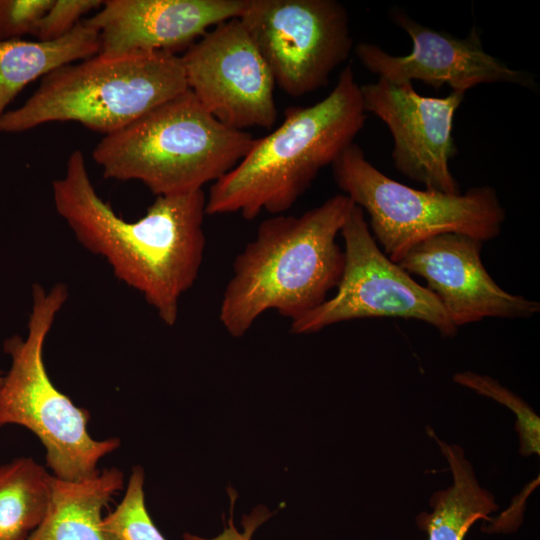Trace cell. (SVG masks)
<instances>
[{"label": "cell", "mask_w": 540, "mask_h": 540, "mask_svg": "<svg viewBox=\"0 0 540 540\" xmlns=\"http://www.w3.org/2000/svg\"><path fill=\"white\" fill-rule=\"evenodd\" d=\"M340 234L344 240V266L337 291L292 321V333H316L355 319L402 318L425 322L444 337L457 334L458 328L436 296L382 251L360 207L354 204Z\"/></svg>", "instance_id": "8"}, {"label": "cell", "mask_w": 540, "mask_h": 540, "mask_svg": "<svg viewBox=\"0 0 540 540\" xmlns=\"http://www.w3.org/2000/svg\"><path fill=\"white\" fill-rule=\"evenodd\" d=\"M365 119L360 85L348 65L328 96L287 108L275 130L254 138L238 164L212 183L206 215L240 213L252 220L262 211L283 214L354 143Z\"/></svg>", "instance_id": "3"}, {"label": "cell", "mask_w": 540, "mask_h": 540, "mask_svg": "<svg viewBox=\"0 0 540 540\" xmlns=\"http://www.w3.org/2000/svg\"><path fill=\"white\" fill-rule=\"evenodd\" d=\"M365 112L389 128L396 169L425 189L460 193L449 161L457 154L452 136L455 113L465 93L445 97L419 95L412 83L395 84L383 79L360 86Z\"/></svg>", "instance_id": "11"}, {"label": "cell", "mask_w": 540, "mask_h": 540, "mask_svg": "<svg viewBox=\"0 0 540 540\" xmlns=\"http://www.w3.org/2000/svg\"><path fill=\"white\" fill-rule=\"evenodd\" d=\"M100 51L96 30L83 20L53 41L15 39L0 42V120L16 96L31 82L54 70L96 56Z\"/></svg>", "instance_id": "17"}, {"label": "cell", "mask_w": 540, "mask_h": 540, "mask_svg": "<svg viewBox=\"0 0 540 540\" xmlns=\"http://www.w3.org/2000/svg\"><path fill=\"white\" fill-rule=\"evenodd\" d=\"M53 0H0V42L33 35Z\"/></svg>", "instance_id": "22"}, {"label": "cell", "mask_w": 540, "mask_h": 540, "mask_svg": "<svg viewBox=\"0 0 540 540\" xmlns=\"http://www.w3.org/2000/svg\"><path fill=\"white\" fill-rule=\"evenodd\" d=\"M50 474L29 457L0 465V540H26L44 518Z\"/></svg>", "instance_id": "18"}, {"label": "cell", "mask_w": 540, "mask_h": 540, "mask_svg": "<svg viewBox=\"0 0 540 540\" xmlns=\"http://www.w3.org/2000/svg\"><path fill=\"white\" fill-rule=\"evenodd\" d=\"M253 140L250 133L219 122L187 89L104 135L92 157L105 178L137 180L156 196L173 195L217 181Z\"/></svg>", "instance_id": "4"}, {"label": "cell", "mask_w": 540, "mask_h": 540, "mask_svg": "<svg viewBox=\"0 0 540 540\" xmlns=\"http://www.w3.org/2000/svg\"><path fill=\"white\" fill-rule=\"evenodd\" d=\"M331 166L337 186L367 212L374 239L396 263L415 245L439 234L494 239L505 221L494 188L477 186L464 194L414 189L378 170L355 143Z\"/></svg>", "instance_id": "7"}, {"label": "cell", "mask_w": 540, "mask_h": 540, "mask_svg": "<svg viewBox=\"0 0 540 540\" xmlns=\"http://www.w3.org/2000/svg\"><path fill=\"white\" fill-rule=\"evenodd\" d=\"M428 433L447 459L453 484L431 496L432 511L421 512L416 517V524L427 533L428 540H464L476 521H491L489 515L497 511L499 506L493 494L478 483L463 449L440 440L433 430H428Z\"/></svg>", "instance_id": "16"}, {"label": "cell", "mask_w": 540, "mask_h": 540, "mask_svg": "<svg viewBox=\"0 0 540 540\" xmlns=\"http://www.w3.org/2000/svg\"><path fill=\"white\" fill-rule=\"evenodd\" d=\"M281 90L300 97L326 86L353 47L335 0H246L238 17Z\"/></svg>", "instance_id": "9"}, {"label": "cell", "mask_w": 540, "mask_h": 540, "mask_svg": "<svg viewBox=\"0 0 540 540\" xmlns=\"http://www.w3.org/2000/svg\"><path fill=\"white\" fill-rule=\"evenodd\" d=\"M101 0H53L38 22L33 36L38 41H53L67 35L82 21V16L102 6Z\"/></svg>", "instance_id": "21"}, {"label": "cell", "mask_w": 540, "mask_h": 540, "mask_svg": "<svg viewBox=\"0 0 540 540\" xmlns=\"http://www.w3.org/2000/svg\"><path fill=\"white\" fill-rule=\"evenodd\" d=\"M2 379H3V376H2V374H1V372H0V384H1V382H2Z\"/></svg>", "instance_id": "24"}, {"label": "cell", "mask_w": 540, "mask_h": 540, "mask_svg": "<svg viewBox=\"0 0 540 540\" xmlns=\"http://www.w3.org/2000/svg\"><path fill=\"white\" fill-rule=\"evenodd\" d=\"M57 213L76 240L103 257L115 277L143 295L168 326L178 319L179 301L198 278L206 245L203 190L156 196L145 214L119 217L92 184L81 150L52 182Z\"/></svg>", "instance_id": "1"}, {"label": "cell", "mask_w": 540, "mask_h": 540, "mask_svg": "<svg viewBox=\"0 0 540 540\" xmlns=\"http://www.w3.org/2000/svg\"><path fill=\"white\" fill-rule=\"evenodd\" d=\"M391 14L394 23L412 40L408 55L394 56L366 42L355 47L359 61L379 79L395 84L419 80L434 89L446 85L462 93L486 83H511L536 89L532 74L512 69L484 50L475 27L466 37L458 38L421 25L400 10Z\"/></svg>", "instance_id": "12"}, {"label": "cell", "mask_w": 540, "mask_h": 540, "mask_svg": "<svg viewBox=\"0 0 540 540\" xmlns=\"http://www.w3.org/2000/svg\"><path fill=\"white\" fill-rule=\"evenodd\" d=\"M101 528L106 540H166L146 509L141 466L133 467L124 497L102 518Z\"/></svg>", "instance_id": "19"}, {"label": "cell", "mask_w": 540, "mask_h": 540, "mask_svg": "<svg viewBox=\"0 0 540 540\" xmlns=\"http://www.w3.org/2000/svg\"><path fill=\"white\" fill-rule=\"evenodd\" d=\"M272 513L263 505L257 506L249 515H244L242 519L243 532H239L233 523V518L228 520V526L218 536L206 539L192 534H184V540H251L254 532Z\"/></svg>", "instance_id": "23"}, {"label": "cell", "mask_w": 540, "mask_h": 540, "mask_svg": "<svg viewBox=\"0 0 540 540\" xmlns=\"http://www.w3.org/2000/svg\"><path fill=\"white\" fill-rule=\"evenodd\" d=\"M67 298L68 287L63 283L48 290L33 285L27 337L14 335L3 344L11 367L0 384V427H25L44 446L55 477L80 480L94 474L98 462L118 449L120 440L91 437L89 412L56 388L47 373L45 341Z\"/></svg>", "instance_id": "6"}, {"label": "cell", "mask_w": 540, "mask_h": 540, "mask_svg": "<svg viewBox=\"0 0 540 540\" xmlns=\"http://www.w3.org/2000/svg\"><path fill=\"white\" fill-rule=\"evenodd\" d=\"M246 0H106L83 22L97 31L98 55L186 51L207 31L238 18Z\"/></svg>", "instance_id": "14"}, {"label": "cell", "mask_w": 540, "mask_h": 540, "mask_svg": "<svg viewBox=\"0 0 540 540\" xmlns=\"http://www.w3.org/2000/svg\"><path fill=\"white\" fill-rule=\"evenodd\" d=\"M187 89L178 54L96 55L44 76L22 106L2 116L0 132L21 133L49 122L76 121L107 135Z\"/></svg>", "instance_id": "5"}, {"label": "cell", "mask_w": 540, "mask_h": 540, "mask_svg": "<svg viewBox=\"0 0 540 540\" xmlns=\"http://www.w3.org/2000/svg\"><path fill=\"white\" fill-rule=\"evenodd\" d=\"M483 241L444 233L411 248L398 262L410 275L426 281L457 328L484 318H530L540 311L537 301L503 290L481 259Z\"/></svg>", "instance_id": "13"}, {"label": "cell", "mask_w": 540, "mask_h": 540, "mask_svg": "<svg viewBox=\"0 0 540 540\" xmlns=\"http://www.w3.org/2000/svg\"><path fill=\"white\" fill-rule=\"evenodd\" d=\"M353 206L338 194L300 216L278 214L260 223L236 256L220 303V323L232 337L244 336L266 311L292 322L327 299L342 275L336 238Z\"/></svg>", "instance_id": "2"}, {"label": "cell", "mask_w": 540, "mask_h": 540, "mask_svg": "<svg viewBox=\"0 0 540 540\" xmlns=\"http://www.w3.org/2000/svg\"><path fill=\"white\" fill-rule=\"evenodd\" d=\"M123 483V473L115 467L80 480L50 475L46 514L26 540H106L102 511Z\"/></svg>", "instance_id": "15"}, {"label": "cell", "mask_w": 540, "mask_h": 540, "mask_svg": "<svg viewBox=\"0 0 540 540\" xmlns=\"http://www.w3.org/2000/svg\"><path fill=\"white\" fill-rule=\"evenodd\" d=\"M453 380L474 392L507 406L517 418L519 452L523 456L540 454V418L519 396L502 386L497 380L472 371L456 373Z\"/></svg>", "instance_id": "20"}, {"label": "cell", "mask_w": 540, "mask_h": 540, "mask_svg": "<svg viewBox=\"0 0 540 540\" xmlns=\"http://www.w3.org/2000/svg\"><path fill=\"white\" fill-rule=\"evenodd\" d=\"M181 59L188 89L219 122L243 131L275 124L273 75L239 18L207 31Z\"/></svg>", "instance_id": "10"}]
</instances>
